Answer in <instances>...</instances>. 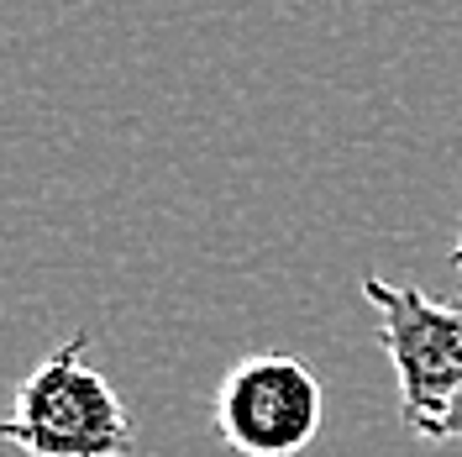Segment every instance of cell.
<instances>
[{
    "mask_svg": "<svg viewBox=\"0 0 462 457\" xmlns=\"http://www.w3.org/2000/svg\"><path fill=\"white\" fill-rule=\"evenodd\" d=\"M363 300L378 311V347L400 384V415L415 436L431 426L462 395V300H431L415 284H389L368 274Z\"/></svg>",
    "mask_w": 462,
    "mask_h": 457,
    "instance_id": "cell-2",
    "label": "cell"
},
{
    "mask_svg": "<svg viewBox=\"0 0 462 457\" xmlns=\"http://www.w3.org/2000/svg\"><path fill=\"white\" fill-rule=\"evenodd\" d=\"M426 442H462V395L452 400V410H447V415L431 426V436H426Z\"/></svg>",
    "mask_w": 462,
    "mask_h": 457,
    "instance_id": "cell-4",
    "label": "cell"
},
{
    "mask_svg": "<svg viewBox=\"0 0 462 457\" xmlns=\"http://www.w3.org/2000/svg\"><path fill=\"white\" fill-rule=\"evenodd\" d=\"M89 331H74L16 384L0 442L27 457H132L137 431L111 378L85 363Z\"/></svg>",
    "mask_w": 462,
    "mask_h": 457,
    "instance_id": "cell-1",
    "label": "cell"
},
{
    "mask_svg": "<svg viewBox=\"0 0 462 457\" xmlns=\"http://www.w3.org/2000/svg\"><path fill=\"white\" fill-rule=\"evenodd\" d=\"M326 395L310 363L289 352H253L216 384L210 421L236 457H300L320 436Z\"/></svg>",
    "mask_w": 462,
    "mask_h": 457,
    "instance_id": "cell-3",
    "label": "cell"
},
{
    "mask_svg": "<svg viewBox=\"0 0 462 457\" xmlns=\"http://www.w3.org/2000/svg\"><path fill=\"white\" fill-rule=\"evenodd\" d=\"M452 268L462 274V227H457V242H452Z\"/></svg>",
    "mask_w": 462,
    "mask_h": 457,
    "instance_id": "cell-5",
    "label": "cell"
}]
</instances>
